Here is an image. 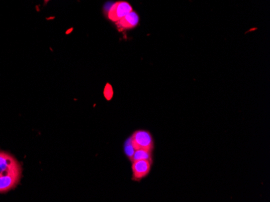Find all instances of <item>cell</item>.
Wrapping results in <instances>:
<instances>
[{
  "instance_id": "5",
  "label": "cell",
  "mask_w": 270,
  "mask_h": 202,
  "mask_svg": "<svg viewBox=\"0 0 270 202\" xmlns=\"http://www.w3.org/2000/svg\"><path fill=\"white\" fill-rule=\"evenodd\" d=\"M115 23L118 31H126L129 29H134L135 27L138 26V23H139V17L136 13L132 11L125 16L123 18L121 19L120 21Z\"/></svg>"
},
{
  "instance_id": "7",
  "label": "cell",
  "mask_w": 270,
  "mask_h": 202,
  "mask_svg": "<svg viewBox=\"0 0 270 202\" xmlns=\"http://www.w3.org/2000/svg\"><path fill=\"white\" fill-rule=\"evenodd\" d=\"M134 147H133L132 143L130 142V138H129L128 140L126 141V144H125V152H126L127 157L129 158V159H130V158L132 157L133 154L134 153Z\"/></svg>"
},
{
  "instance_id": "6",
  "label": "cell",
  "mask_w": 270,
  "mask_h": 202,
  "mask_svg": "<svg viewBox=\"0 0 270 202\" xmlns=\"http://www.w3.org/2000/svg\"><path fill=\"white\" fill-rule=\"evenodd\" d=\"M130 160L131 162L137 161V160H147V161L153 163V151L142 149L135 150Z\"/></svg>"
},
{
  "instance_id": "1",
  "label": "cell",
  "mask_w": 270,
  "mask_h": 202,
  "mask_svg": "<svg viewBox=\"0 0 270 202\" xmlns=\"http://www.w3.org/2000/svg\"><path fill=\"white\" fill-rule=\"evenodd\" d=\"M22 176V167L14 155L0 151V193L17 188Z\"/></svg>"
},
{
  "instance_id": "9",
  "label": "cell",
  "mask_w": 270,
  "mask_h": 202,
  "mask_svg": "<svg viewBox=\"0 0 270 202\" xmlns=\"http://www.w3.org/2000/svg\"><path fill=\"white\" fill-rule=\"evenodd\" d=\"M44 1H45V4H47V3L50 1V0H44Z\"/></svg>"
},
{
  "instance_id": "8",
  "label": "cell",
  "mask_w": 270,
  "mask_h": 202,
  "mask_svg": "<svg viewBox=\"0 0 270 202\" xmlns=\"http://www.w3.org/2000/svg\"><path fill=\"white\" fill-rule=\"evenodd\" d=\"M108 94L107 96V99H111L112 96H113V90H112V87L110 86H109L108 85L107 86H106V90H105V95H106V94Z\"/></svg>"
},
{
  "instance_id": "4",
  "label": "cell",
  "mask_w": 270,
  "mask_h": 202,
  "mask_svg": "<svg viewBox=\"0 0 270 202\" xmlns=\"http://www.w3.org/2000/svg\"><path fill=\"white\" fill-rule=\"evenodd\" d=\"M152 163L147 160H137L132 162V179L134 181H140L148 176Z\"/></svg>"
},
{
  "instance_id": "2",
  "label": "cell",
  "mask_w": 270,
  "mask_h": 202,
  "mask_svg": "<svg viewBox=\"0 0 270 202\" xmlns=\"http://www.w3.org/2000/svg\"><path fill=\"white\" fill-rule=\"evenodd\" d=\"M134 150L142 149L153 151L155 148V141L149 131L145 130H138L134 131L130 137Z\"/></svg>"
},
{
  "instance_id": "3",
  "label": "cell",
  "mask_w": 270,
  "mask_h": 202,
  "mask_svg": "<svg viewBox=\"0 0 270 202\" xmlns=\"http://www.w3.org/2000/svg\"><path fill=\"white\" fill-rule=\"evenodd\" d=\"M132 11V6L129 3L120 1L110 7V9L108 11L107 17L110 21L117 22Z\"/></svg>"
}]
</instances>
